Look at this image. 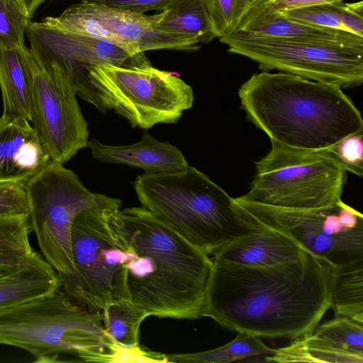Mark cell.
<instances>
[{
  "label": "cell",
  "instance_id": "cell-1",
  "mask_svg": "<svg viewBox=\"0 0 363 363\" xmlns=\"http://www.w3.org/2000/svg\"><path fill=\"white\" fill-rule=\"evenodd\" d=\"M211 259L201 317L231 331L293 340L331 306L330 265L312 253L264 267Z\"/></svg>",
  "mask_w": 363,
  "mask_h": 363
},
{
  "label": "cell",
  "instance_id": "cell-2",
  "mask_svg": "<svg viewBox=\"0 0 363 363\" xmlns=\"http://www.w3.org/2000/svg\"><path fill=\"white\" fill-rule=\"evenodd\" d=\"M111 224L128 255L130 301L148 315L201 317L213 262L144 208L111 212Z\"/></svg>",
  "mask_w": 363,
  "mask_h": 363
},
{
  "label": "cell",
  "instance_id": "cell-3",
  "mask_svg": "<svg viewBox=\"0 0 363 363\" xmlns=\"http://www.w3.org/2000/svg\"><path fill=\"white\" fill-rule=\"evenodd\" d=\"M238 96L248 119L284 147L320 151L363 133L359 111L334 84L263 71L254 73Z\"/></svg>",
  "mask_w": 363,
  "mask_h": 363
},
{
  "label": "cell",
  "instance_id": "cell-4",
  "mask_svg": "<svg viewBox=\"0 0 363 363\" xmlns=\"http://www.w3.org/2000/svg\"><path fill=\"white\" fill-rule=\"evenodd\" d=\"M141 206L208 255L253 233L234 198L194 167L139 175L133 182Z\"/></svg>",
  "mask_w": 363,
  "mask_h": 363
},
{
  "label": "cell",
  "instance_id": "cell-5",
  "mask_svg": "<svg viewBox=\"0 0 363 363\" xmlns=\"http://www.w3.org/2000/svg\"><path fill=\"white\" fill-rule=\"evenodd\" d=\"M0 345L24 350L38 362H60L67 354L113 363L119 349L104 329L101 311L59 290L0 309Z\"/></svg>",
  "mask_w": 363,
  "mask_h": 363
},
{
  "label": "cell",
  "instance_id": "cell-6",
  "mask_svg": "<svg viewBox=\"0 0 363 363\" xmlns=\"http://www.w3.org/2000/svg\"><path fill=\"white\" fill-rule=\"evenodd\" d=\"M81 71L84 76L81 98L101 111H113L133 128L177 123L193 105L191 86L151 64L87 65Z\"/></svg>",
  "mask_w": 363,
  "mask_h": 363
},
{
  "label": "cell",
  "instance_id": "cell-7",
  "mask_svg": "<svg viewBox=\"0 0 363 363\" xmlns=\"http://www.w3.org/2000/svg\"><path fill=\"white\" fill-rule=\"evenodd\" d=\"M250 190L236 201L308 210L341 200L347 172L323 150L292 149L272 143L269 153L255 163Z\"/></svg>",
  "mask_w": 363,
  "mask_h": 363
},
{
  "label": "cell",
  "instance_id": "cell-8",
  "mask_svg": "<svg viewBox=\"0 0 363 363\" xmlns=\"http://www.w3.org/2000/svg\"><path fill=\"white\" fill-rule=\"evenodd\" d=\"M23 186L41 253L61 282L74 272L71 230L75 217L88 208L120 209L121 201L90 191L73 171L52 161Z\"/></svg>",
  "mask_w": 363,
  "mask_h": 363
},
{
  "label": "cell",
  "instance_id": "cell-9",
  "mask_svg": "<svg viewBox=\"0 0 363 363\" xmlns=\"http://www.w3.org/2000/svg\"><path fill=\"white\" fill-rule=\"evenodd\" d=\"M108 208L81 211L71 230L74 272L61 281L65 291L89 310L130 301L127 286L128 255L111 224Z\"/></svg>",
  "mask_w": 363,
  "mask_h": 363
},
{
  "label": "cell",
  "instance_id": "cell-10",
  "mask_svg": "<svg viewBox=\"0 0 363 363\" xmlns=\"http://www.w3.org/2000/svg\"><path fill=\"white\" fill-rule=\"evenodd\" d=\"M234 201L247 224L289 236L330 267L363 257V216L342 200L308 210Z\"/></svg>",
  "mask_w": 363,
  "mask_h": 363
},
{
  "label": "cell",
  "instance_id": "cell-11",
  "mask_svg": "<svg viewBox=\"0 0 363 363\" xmlns=\"http://www.w3.org/2000/svg\"><path fill=\"white\" fill-rule=\"evenodd\" d=\"M228 51L257 62L269 72L277 69L340 88L363 81V47L291 40L236 32L219 38Z\"/></svg>",
  "mask_w": 363,
  "mask_h": 363
},
{
  "label": "cell",
  "instance_id": "cell-12",
  "mask_svg": "<svg viewBox=\"0 0 363 363\" xmlns=\"http://www.w3.org/2000/svg\"><path fill=\"white\" fill-rule=\"evenodd\" d=\"M26 55L31 76L30 122L50 161L64 164L86 147L88 123L69 80L55 68L41 67L28 47Z\"/></svg>",
  "mask_w": 363,
  "mask_h": 363
},
{
  "label": "cell",
  "instance_id": "cell-13",
  "mask_svg": "<svg viewBox=\"0 0 363 363\" xmlns=\"http://www.w3.org/2000/svg\"><path fill=\"white\" fill-rule=\"evenodd\" d=\"M158 13L145 15L91 1L72 5L59 16L52 17L67 29L108 40L134 57L152 50L196 51L200 48L196 40L158 28Z\"/></svg>",
  "mask_w": 363,
  "mask_h": 363
},
{
  "label": "cell",
  "instance_id": "cell-14",
  "mask_svg": "<svg viewBox=\"0 0 363 363\" xmlns=\"http://www.w3.org/2000/svg\"><path fill=\"white\" fill-rule=\"evenodd\" d=\"M30 50L43 67H53L72 75L87 65H145V55L132 57L121 47L104 39L81 34L57 24L52 16L30 21L26 30Z\"/></svg>",
  "mask_w": 363,
  "mask_h": 363
},
{
  "label": "cell",
  "instance_id": "cell-15",
  "mask_svg": "<svg viewBox=\"0 0 363 363\" xmlns=\"http://www.w3.org/2000/svg\"><path fill=\"white\" fill-rule=\"evenodd\" d=\"M270 362L363 363V321L335 315L275 350Z\"/></svg>",
  "mask_w": 363,
  "mask_h": 363
},
{
  "label": "cell",
  "instance_id": "cell-16",
  "mask_svg": "<svg viewBox=\"0 0 363 363\" xmlns=\"http://www.w3.org/2000/svg\"><path fill=\"white\" fill-rule=\"evenodd\" d=\"M50 159L29 121L0 118V184H23Z\"/></svg>",
  "mask_w": 363,
  "mask_h": 363
},
{
  "label": "cell",
  "instance_id": "cell-17",
  "mask_svg": "<svg viewBox=\"0 0 363 363\" xmlns=\"http://www.w3.org/2000/svg\"><path fill=\"white\" fill-rule=\"evenodd\" d=\"M237 32L291 40L363 47L362 37L292 20L275 11L267 0H262L250 11Z\"/></svg>",
  "mask_w": 363,
  "mask_h": 363
},
{
  "label": "cell",
  "instance_id": "cell-18",
  "mask_svg": "<svg viewBox=\"0 0 363 363\" xmlns=\"http://www.w3.org/2000/svg\"><path fill=\"white\" fill-rule=\"evenodd\" d=\"M86 147L92 157L101 162L139 167L147 174L173 173L189 166L179 149L169 142L157 140L147 130L134 144L111 145L92 138L88 140Z\"/></svg>",
  "mask_w": 363,
  "mask_h": 363
},
{
  "label": "cell",
  "instance_id": "cell-19",
  "mask_svg": "<svg viewBox=\"0 0 363 363\" xmlns=\"http://www.w3.org/2000/svg\"><path fill=\"white\" fill-rule=\"evenodd\" d=\"M255 228V232L225 246L213 255V259L250 267H264L295 260L311 253L284 233Z\"/></svg>",
  "mask_w": 363,
  "mask_h": 363
},
{
  "label": "cell",
  "instance_id": "cell-20",
  "mask_svg": "<svg viewBox=\"0 0 363 363\" xmlns=\"http://www.w3.org/2000/svg\"><path fill=\"white\" fill-rule=\"evenodd\" d=\"M61 286L56 271L35 252L18 270L0 277V309L54 294Z\"/></svg>",
  "mask_w": 363,
  "mask_h": 363
},
{
  "label": "cell",
  "instance_id": "cell-21",
  "mask_svg": "<svg viewBox=\"0 0 363 363\" xmlns=\"http://www.w3.org/2000/svg\"><path fill=\"white\" fill-rule=\"evenodd\" d=\"M26 45L18 48L0 47V88L3 114L30 119L31 76Z\"/></svg>",
  "mask_w": 363,
  "mask_h": 363
},
{
  "label": "cell",
  "instance_id": "cell-22",
  "mask_svg": "<svg viewBox=\"0 0 363 363\" xmlns=\"http://www.w3.org/2000/svg\"><path fill=\"white\" fill-rule=\"evenodd\" d=\"M330 267V308L335 315L363 321V257Z\"/></svg>",
  "mask_w": 363,
  "mask_h": 363
},
{
  "label": "cell",
  "instance_id": "cell-23",
  "mask_svg": "<svg viewBox=\"0 0 363 363\" xmlns=\"http://www.w3.org/2000/svg\"><path fill=\"white\" fill-rule=\"evenodd\" d=\"M157 27L171 33L207 43L216 38L206 10L201 0H178L158 13Z\"/></svg>",
  "mask_w": 363,
  "mask_h": 363
},
{
  "label": "cell",
  "instance_id": "cell-24",
  "mask_svg": "<svg viewBox=\"0 0 363 363\" xmlns=\"http://www.w3.org/2000/svg\"><path fill=\"white\" fill-rule=\"evenodd\" d=\"M32 231L29 215L0 217V277L16 272L33 257Z\"/></svg>",
  "mask_w": 363,
  "mask_h": 363
},
{
  "label": "cell",
  "instance_id": "cell-25",
  "mask_svg": "<svg viewBox=\"0 0 363 363\" xmlns=\"http://www.w3.org/2000/svg\"><path fill=\"white\" fill-rule=\"evenodd\" d=\"M275 349L268 347L261 337L237 333L228 343L208 351L166 354L167 362L227 363L259 354H272Z\"/></svg>",
  "mask_w": 363,
  "mask_h": 363
},
{
  "label": "cell",
  "instance_id": "cell-26",
  "mask_svg": "<svg viewBox=\"0 0 363 363\" xmlns=\"http://www.w3.org/2000/svg\"><path fill=\"white\" fill-rule=\"evenodd\" d=\"M101 313L104 329L116 344L123 348L140 345V327L149 316L140 306L125 301L110 305Z\"/></svg>",
  "mask_w": 363,
  "mask_h": 363
},
{
  "label": "cell",
  "instance_id": "cell-27",
  "mask_svg": "<svg viewBox=\"0 0 363 363\" xmlns=\"http://www.w3.org/2000/svg\"><path fill=\"white\" fill-rule=\"evenodd\" d=\"M216 38L237 32L250 11L262 0H201Z\"/></svg>",
  "mask_w": 363,
  "mask_h": 363
},
{
  "label": "cell",
  "instance_id": "cell-28",
  "mask_svg": "<svg viewBox=\"0 0 363 363\" xmlns=\"http://www.w3.org/2000/svg\"><path fill=\"white\" fill-rule=\"evenodd\" d=\"M30 21L16 0H0V47L18 48L25 45Z\"/></svg>",
  "mask_w": 363,
  "mask_h": 363
},
{
  "label": "cell",
  "instance_id": "cell-29",
  "mask_svg": "<svg viewBox=\"0 0 363 363\" xmlns=\"http://www.w3.org/2000/svg\"><path fill=\"white\" fill-rule=\"evenodd\" d=\"M281 13L306 24L347 32L345 27L343 1L304 7Z\"/></svg>",
  "mask_w": 363,
  "mask_h": 363
},
{
  "label": "cell",
  "instance_id": "cell-30",
  "mask_svg": "<svg viewBox=\"0 0 363 363\" xmlns=\"http://www.w3.org/2000/svg\"><path fill=\"white\" fill-rule=\"evenodd\" d=\"M363 133L350 135L322 150L346 172L360 177L363 174Z\"/></svg>",
  "mask_w": 363,
  "mask_h": 363
},
{
  "label": "cell",
  "instance_id": "cell-31",
  "mask_svg": "<svg viewBox=\"0 0 363 363\" xmlns=\"http://www.w3.org/2000/svg\"><path fill=\"white\" fill-rule=\"evenodd\" d=\"M29 215V203L23 186L17 183L0 184V217Z\"/></svg>",
  "mask_w": 363,
  "mask_h": 363
},
{
  "label": "cell",
  "instance_id": "cell-32",
  "mask_svg": "<svg viewBox=\"0 0 363 363\" xmlns=\"http://www.w3.org/2000/svg\"><path fill=\"white\" fill-rule=\"evenodd\" d=\"M178 0H92L104 6L144 13L148 11H164Z\"/></svg>",
  "mask_w": 363,
  "mask_h": 363
},
{
  "label": "cell",
  "instance_id": "cell-33",
  "mask_svg": "<svg viewBox=\"0 0 363 363\" xmlns=\"http://www.w3.org/2000/svg\"><path fill=\"white\" fill-rule=\"evenodd\" d=\"M267 1L275 11L283 13L304 7L341 2L343 0H267Z\"/></svg>",
  "mask_w": 363,
  "mask_h": 363
},
{
  "label": "cell",
  "instance_id": "cell-34",
  "mask_svg": "<svg viewBox=\"0 0 363 363\" xmlns=\"http://www.w3.org/2000/svg\"><path fill=\"white\" fill-rule=\"evenodd\" d=\"M43 1L45 2L47 0H43ZM91 1V0H81L82 2H83V1Z\"/></svg>",
  "mask_w": 363,
  "mask_h": 363
}]
</instances>
